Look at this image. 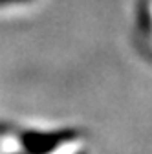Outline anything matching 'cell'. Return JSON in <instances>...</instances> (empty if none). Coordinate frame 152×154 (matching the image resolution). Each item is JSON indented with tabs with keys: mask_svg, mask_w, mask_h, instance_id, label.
<instances>
[{
	"mask_svg": "<svg viewBox=\"0 0 152 154\" xmlns=\"http://www.w3.org/2000/svg\"><path fill=\"white\" fill-rule=\"evenodd\" d=\"M13 154H28V152H26V150H22V149H20V150H18V152H13Z\"/></svg>",
	"mask_w": 152,
	"mask_h": 154,
	"instance_id": "3957f363",
	"label": "cell"
},
{
	"mask_svg": "<svg viewBox=\"0 0 152 154\" xmlns=\"http://www.w3.org/2000/svg\"><path fill=\"white\" fill-rule=\"evenodd\" d=\"M35 0H0V9H6V8H24L33 4Z\"/></svg>",
	"mask_w": 152,
	"mask_h": 154,
	"instance_id": "7a4b0ae2",
	"label": "cell"
},
{
	"mask_svg": "<svg viewBox=\"0 0 152 154\" xmlns=\"http://www.w3.org/2000/svg\"><path fill=\"white\" fill-rule=\"evenodd\" d=\"M132 31L138 51L152 61V0H138Z\"/></svg>",
	"mask_w": 152,
	"mask_h": 154,
	"instance_id": "6da1fadb",
	"label": "cell"
}]
</instances>
